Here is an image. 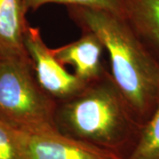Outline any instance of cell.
I'll return each mask as SVG.
<instances>
[{
  "label": "cell",
  "instance_id": "obj_1",
  "mask_svg": "<svg viewBox=\"0 0 159 159\" xmlns=\"http://www.w3.org/2000/svg\"><path fill=\"white\" fill-rule=\"evenodd\" d=\"M66 7L69 17L80 30L90 31L102 42L114 83L144 125L159 100V64L125 18L102 9Z\"/></svg>",
  "mask_w": 159,
  "mask_h": 159
},
{
  "label": "cell",
  "instance_id": "obj_2",
  "mask_svg": "<svg viewBox=\"0 0 159 159\" xmlns=\"http://www.w3.org/2000/svg\"><path fill=\"white\" fill-rule=\"evenodd\" d=\"M55 125L66 135L128 159L143 125L109 71L77 94L57 101Z\"/></svg>",
  "mask_w": 159,
  "mask_h": 159
},
{
  "label": "cell",
  "instance_id": "obj_3",
  "mask_svg": "<svg viewBox=\"0 0 159 159\" xmlns=\"http://www.w3.org/2000/svg\"><path fill=\"white\" fill-rule=\"evenodd\" d=\"M57 101L42 89L29 57H0V119L19 131L56 127Z\"/></svg>",
  "mask_w": 159,
  "mask_h": 159
},
{
  "label": "cell",
  "instance_id": "obj_4",
  "mask_svg": "<svg viewBox=\"0 0 159 159\" xmlns=\"http://www.w3.org/2000/svg\"><path fill=\"white\" fill-rule=\"evenodd\" d=\"M24 43L31 60L34 76L42 89L57 101L73 97L86 83L71 74L54 56L42 36L39 28L29 25Z\"/></svg>",
  "mask_w": 159,
  "mask_h": 159
},
{
  "label": "cell",
  "instance_id": "obj_5",
  "mask_svg": "<svg viewBox=\"0 0 159 159\" xmlns=\"http://www.w3.org/2000/svg\"><path fill=\"white\" fill-rule=\"evenodd\" d=\"M18 133L24 159H121L107 150L66 135L56 127Z\"/></svg>",
  "mask_w": 159,
  "mask_h": 159
},
{
  "label": "cell",
  "instance_id": "obj_6",
  "mask_svg": "<svg viewBox=\"0 0 159 159\" xmlns=\"http://www.w3.org/2000/svg\"><path fill=\"white\" fill-rule=\"evenodd\" d=\"M81 32L78 39L52 49V52L63 66H72L74 75L87 84L100 79L109 70L102 62L105 51L102 42L90 31Z\"/></svg>",
  "mask_w": 159,
  "mask_h": 159
},
{
  "label": "cell",
  "instance_id": "obj_7",
  "mask_svg": "<svg viewBox=\"0 0 159 159\" xmlns=\"http://www.w3.org/2000/svg\"><path fill=\"white\" fill-rule=\"evenodd\" d=\"M27 13L22 0H0V57H29L24 43Z\"/></svg>",
  "mask_w": 159,
  "mask_h": 159
},
{
  "label": "cell",
  "instance_id": "obj_8",
  "mask_svg": "<svg viewBox=\"0 0 159 159\" xmlns=\"http://www.w3.org/2000/svg\"><path fill=\"white\" fill-rule=\"evenodd\" d=\"M125 19L159 64V0H128Z\"/></svg>",
  "mask_w": 159,
  "mask_h": 159
},
{
  "label": "cell",
  "instance_id": "obj_9",
  "mask_svg": "<svg viewBox=\"0 0 159 159\" xmlns=\"http://www.w3.org/2000/svg\"><path fill=\"white\" fill-rule=\"evenodd\" d=\"M128 159H159V100Z\"/></svg>",
  "mask_w": 159,
  "mask_h": 159
},
{
  "label": "cell",
  "instance_id": "obj_10",
  "mask_svg": "<svg viewBox=\"0 0 159 159\" xmlns=\"http://www.w3.org/2000/svg\"><path fill=\"white\" fill-rule=\"evenodd\" d=\"M27 11H36L49 4H58L66 6H84L102 9L125 18L128 0H22Z\"/></svg>",
  "mask_w": 159,
  "mask_h": 159
},
{
  "label": "cell",
  "instance_id": "obj_11",
  "mask_svg": "<svg viewBox=\"0 0 159 159\" xmlns=\"http://www.w3.org/2000/svg\"><path fill=\"white\" fill-rule=\"evenodd\" d=\"M0 159H24L18 130L1 119Z\"/></svg>",
  "mask_w": 159,
  "mask_h": 159
}]
</instances>
